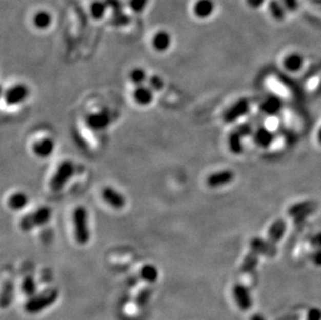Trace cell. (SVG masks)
I'll list each match as a JSON object with an SVG mask.
<instances>
[{
	"label": "cell",
	"mask_w": 321,
	"mask_h": 320,
	"mask_svg": "<svg viewBox=\"0 0 321 320\" xmlns=\"http://www.w3.org/2000/svg\"><path fill=\"white\" fill-rule=\"evenodd\" d=\"M233 179H234L233 172L229 170H225V171H219V172L211 174L207 178L206 182L209 187L217 188V187H222V186L229 184L230 182L233 181Z\"/></svg>",
	"instance_id": "30bf717a"
},
{
	"label": "cell",
	"mask_w": 321,
	"mask_h": 320,
	"mask_svg": "<svg viewBox=\"0 0 321 320\" xmlns=\"http://www.w3.org/2000/svg\"><path fill=\"white\" fill-rule=\"evenodd\" d=\"M232 296L235 301V304L240 309V311L247 312L252 309L254 302L251 294V291L244 284L237 283L232 288Z\"/></svg>",
	"instance_id": "5b68a950"
},
{
	"label": "cell",
	"mask_w": 321,
	"mask_h": 320,
	"mask_svg": "<svg viewBox=\"0 0 321 320\" xmlns=\"http://www.w3.org/2000/svg\"><path fill=\"white\" fill-rule=\"evenodd\" d=\"M51 209L49 207H41L34 212L24 215L20 221V228L24 232H28L38 226L47 224L51 218Z\"/></svg>",
	"instance_id": "7a4b0ae2"
},
{
	"label": "cell",
	"mask_w": 321,
	"mask_h": 320,
	"mask_svg": "<svg viewBox=\"0 0 321 320\" xmlns=\"http://www.w3.org/2000/svg\"><path fill=\"white\" fill-rule=\"evenodd\" d=\"M29 96V89L23 84H18L10 88L5 94L8 105H16L25 101Z\"/></svg>",
	"instance_id": "8992f818"
},
{
	"label": "cell",
	"mask_w": 321,
	"mask_h": 320,
	"mask_svg": "<svg viewBox=\"0 0 321 320\" xmlns=\"http://www.w3.org/2000/svg\"><path fill=\"white\" fill-rule=\"evenodd\" d=\"M74 171H75V167H74L72 162H69V160L63 162L58 166L55 174L53 175V177L51 178V180L49 182V186H50L51 190L52 191L62 190L65 187L66 183L73 176Z\"/></svg>",
	"instance_id": "3957f363"
},
{
	"label": "cell",
	"mask_w": 321,
	"mask_h": 320,
	"mask_svg": "<svg viewBox=\"0 0 321 320\" xmlns=\"http://www.w3.org/2000/svg\"><path fill=\"white\" fill-rule=\"evenodd\" d=\"M73 226L74 235L79 245H86L90 240V229H89V215L85 207L78 206L73 211Z\"/></svg>",
	"instance_id": "6da1fadb"
},
{
	"label": "cell",
	"mask_w": 321,
	"mask_h": 320,
	"mask_svg": "<svg viewBox=\"0 0 321 320\" xmlns=\"http://www.w3.org/2000/svg\"><path fill=\"white\" fill-rule=\"evenodd\" d=\"M22 290L24 294L26 293L27 295H32L35 292V283L34 279L30 276H27L24 278V281L22 283Z\"/></svg>",
	"instance_id": "83f0119b"
},
{
	"label": "cell",
	"mask_w": 321,
	"mask_h": 320,
	"mask_svg": "<svg viewBox=\"0 0 321 320\" xmlns=\"http://www.w3.org/2000/svg\"><path fill=\"white\" fill-rule=\"evenodd\" d=\"M27 204H28V196L26 193L21 192V191H18L12 194L9 197V201H8L9 207L14 211H19L23 209L24 207L27 206Z\"/></svg>",
	"instance_id": "e0dca14e"
},
{
	"label": "cell",
	"mask_w": 321,
	"mask_h": 320,
	"mask_svg": "<svg viewBox=\"0 0 321 320\" xmlns=\"http://www.w3.org/2000/svg\"><path fill=\"white\" fill-rule=\"evenodd\" d=\"M133 98L139 105L146 106V105H149L153 101L154 94H153V91L149 87L139 86V87H136V89L134 90Z\"/></svg>",
	"instance_id": "9a60e30c"
},
{
	"label": "cell",
	"mask_w": 321,
	"mask_h": 320,
	"mask_svg": "<svg viewBox=\"0 0 321 320\" xmlns=\"http://www.w3.org/2000/svg\"><path fill=\"white\" fill-rule=\"evenodd\" d=\"M311 261L316 266H321V249H316L311 255Z\"/></svg>",
	"instance_id": "1f68e13d"
},
{
	"label": "cell",
	"mask_w": 321,
	"mask_h": 320,
	"mask_svg": "<svg viewBox=\"0 0 321 320\" xmlns=\"http://www.w3.org/2000/svg\"><path fill=\"white\" fill-rule=\"evenodd\" d=\"M150 0H129V9L135 14H142L148 7Z\"/></svg>",
	"instance_id": "d4e9b609"
},
{
	"label": "cell",
	"mask_w": 321,
	"mask_h": 320,
	"mask_svg": "<svg viewBox=\"0 0 321 320\" xmlns=\"http://www.w3.org/2000/svg\"><path fill=\"white\" fill-rule=\"evenodd\" d=\"M153 48L158 52H165L172 45V35L167 30H159L152 38Z\"/></svg>",
	"instance_id": "ba28073f"
},
{
	"label": "cell",
	"mask_w": 321,
	"mask_h": 320,
	"mask_svg": "<svg viewBox=\"0 0 321 320\" xmlns=\"http://www.w3.org/2000/svg\"><path fill=\"white\" fill-rule=\"evenodd\" d=\"M107 13V5L101 0H96L90 7V14L94 20H102Z\"/></svg>",
	"instance_id": "d6986e66"
},
{
	"label": "cell",
	"mask_w": 321,
	"mask_h": 320,
	"mask_svg": "<svg viewBox=\"0 0 321 320\" xmlns=\"http://www.w3.org/2000/svg\"><path fill=\"white\" fill-rule=\"evenodd\" d=\"M318 139H319V142L321 143V129L319 130V133H318Z\"/></svg>",
	"instance_id": "d590c367"
},
{
	"label": "cell",
	"mask_w": 321,
	"mask_h": 320,
	"mask_svg": "<svg viewBox=\"0 0 321 320\" xmlns=\"http://www.w3.org/2000/svg\"><path fill=\"white\" fill-rule=\"evenodd\" d=\"M87 122L93 129H103L109 124V115L106 112H98L88 116Z\"/></svg>",
	"instance_id": "2e32d148"
},
{
	"label": "cell",
	"mask_w": 321,
	"mask_h": 320,
	"mask_svg": "<svg viewBox=\"0 0 321 320\" xmlns=\"http://www.w3.org/2000/svg\"><path fill=\"white\" fill-rule=\"evenodd\" d=\"M129 77H130V80H131L132 84H134L136 87H139V86L144 85V83L147 80L148 76H147V73L144 69L135 68L130 72Z\"/></svg>",
	"instance_id": "cb8c5ba5"
},
{
	"label": "cell",
	"mask_w": 321,
	"mask_h": 320,
	"mask_svg": "<svg viewBox=\"0 0 321 320\" xmlns=\"http://www.w3.org/2000/svg\"><path fill=\"white\" fill-rule=\"evenodd\" d=\"M215 5L213 0H196L193 6V14L198 19H207L214 13Z\"/></svg>",
	"instance_id": "8fae6325"
},
{
	"label": "cell",
	"mask_w": 321,
	"mask_h": 320,
	"mask_svg": "<svg viewBox=\"0 0 321 320\" xmlns=\"http://www.w3.org/2000/svg\"><path fill=\"white\" fill-rule=\"evenodd\" d=\"M54 148H55V144L52 138H43L33 144L32 151L36 156L41 158H46L52 155Z\"/></svg>",
	"instance_id": "7c38bea8"
},
{
	"label": "cell",
	"mask_w": 321,
	"mask_h": 320,
	"mask_svg": "<svg viewBox=\"0 0 321 320\" xmlns=\"http://www.w3.org/2000/svg\"><path fill=\"white\" fill-rule=\"evenodd\" d=\"M259 263V255L253 251L248 254V256L245 258L243 264H242V271L245 273L252 272Z\"/></svg>",
	"instance_id": "ffe728a7"
},
{
	"label": "cell",
	"mask_w": 321,
	"mask_h": 320,
	"mask_svg": "<svg viewBox=\"0 0 321 320\" xmlns=\"http://www.w3.org/2000/svg\"><path fill=\"white\" fill-rule=\"evenodd\" d=\"M58 293L55 290H47L42 294L36 295L28 301L25 306V310L28 313H37L43 309L51 306L57 298Z\"/></svg>",
	"instance_id": "277c9868"
},
{
	"label": "cell",
	"mask_w": 321,
	"mask_h": 320,
	"mask_svg": "<svg viewBox=\"0 0 321 320\" xmlns=\"http://www.w3.org/2000/svg\"><path fill=\"white\" fill-rule=\"evenodd\" d=\"M286 231V224L282 221L275 222L272 227L269 229L268 232V238L269 242L273 245H275L277 242H279L282 237L284 236V233Z\"/></svg>",
	"instance_id": "ac0fdd59"
},
{
	"label": "cell",
	"mask_w": 321,
	"mask_h": 320,
	"mask_svg": "<svg viewBox=\"0 0 321 320\" xmlns=\"http://www.w3.org/2000/svg\"><path fill=\"white\" fill-rule=\"evenodd\" d=\"M306 320H321V309L313 307L308 310Z\"/></svg>",
	"instance_id": "4dcf8cb0"
},
{
	"label": "cell",
	"mask_w": 321,
	"mask_h": 320,
	"mask_svg": "<svg viewBox=\"0 0 321 320\" xmlns=\"http://www.w3.org/2000/svg\"><path fill=\"white\" fill-rule=\"evenodd\" d=\"M248 108H249V103L247 100H239L225 112L224 121L227 123L236 121L238 117L243 116L247 113Z\"/></svg>",
	"instance_id": "9c48e42d"
},
{
	"label": "cell",
	"mask_w": 321,
	"mask_h": 320,
	"mask_svg": "<svg viewBox=\"0 0 321 320\" xmlns=\"http://www.w3.org/2000/svg\"><path fill=\"white\" fill-rule=\"evenodd\" d=\"M165 84L163 78L158 75H153L149 79V88L152 91H162Z\"/></svg>",
	"instance_id": "4316f807"
},
{
	"label": "cell",
	"mask_w": 321,
	"mask_h": 320,
	"mask_svg": "<svg viewBox=\"0 0 321 320\" xmlns=\"http://www.w3.org/2000/svg\"><path fill=\"white\" fill-rule=\"evenodd\" d=\"M139 274H141V277L145 279V281L152 283V282H155L158 277V270L154 265L146 264L141 268Z\"/></svg>",
	"instance_id": "44dd1931"
},
{
	"label": "cell",
	"mask_w": 321,
	"mask_h": 320,
	"mask_svg": "<svg viewBox=\"0 0 321 320\" xmlns=\"http://www.w3.org/2000/svg\"><path fill=\"white\" fill-rule=\"evenodd\" d=\"M243 135L240 134L237 130L232 132L229 136V147L232 153L240 154L243 152V143H242Z\"/></svg>",
	"instance_id": "7402d4cb"
},
{
	"label": "cell",
	"mask_w": 321,
	"mask_h": 320,
	"mask_svg": "<svg viewBox=\"0 0 321 320\" xmlns=\"http://www.w3.org/2000/svg\"><path fill=\"white\" fill-rule=\"evenodd\" d=\"M315 205L312 203H305V204H297L292 209H290L289 213L290 215H295L297 217H300L303 215H309L314 211Z\"/></svg>",
	"instance_id": "603a6c76"
},
{
	"label": "cell",
	"mask_w": 321,
	"mask_h": 320,
	"mask_svg": "<svg viewBox=\"0 0 321 320\" xmlns=\"http://www.w3.org/2000/svg\"><path fill=\"white\" fill-rule=\"evenodd\" d=\"M271 134L269 131L265 130V129H261L259 130L256 135H255V141L258 145L266 147L267 145H269V143L271 142Z\"/></svg>",
	"instance_id": "484cf974"
},
{
	"label": "cell",
	"mask_w": 321,
	"mask_h": 320,
	"mask_svg": "<svg viewBox=\"0 0 321 320\" xmlns=\"http://www.w3.org/2000/svg\"><path fill=\"white\" fill-rule=\"evenodd\" d=\"M251 251L257 253L259 256L264 255L268 257H272L275 255L276 249L274 248V245L270 242L265 243L264 240L260 238H254L251 242Z\"/></svg>",
	"instance_id": "4fadbf2b"
},
{
	"label": "cell",
	"mask_w": 321,
	"mask_h": 320,
	"mask_svg": "<svg viewBox=\"0 0 321 320\" xmlns=\"http://www.w3.org/2000/svg\"><path fill=\"white\" fill-rule=\"evenodd\" d=\"M262 108L267 113H274L279 108V102L276 99H268L263 103Z\"/></svg>",
	"instance_id": "f1b7e54d"
},
{
	"label": "cell",
	"mask_w": 321,
	"mask_h": 320,
	"mask_svg": "<svg viewBox=\"0 0 321 320\" xmlns=\"http://www.w3.org/2000/svg\"><path fill=\"white\" fill-rule=\"evenodd\" d=\"M249 320H266V318L260 313H255L250 317Z\"/></svg>",
	"instance_id": "e575fe53"
},
{
	"label": "cell",
	"mask_w": 321,
	"mask_h": 320,
	"mask_svg": "<svg viewBox=\"0 0 321 320\" xmlns=\"http://www.w3.org/2000/svg\"><path fill=\"white\" fill-rule=\"evenodd\" d=\"M53 22L52 15L47 11H39L34 14L32 18V23L34 27L38 30H46L48 29Z\"/></svg>",
	"instance_id": "5bb4252c"
},
{
	"label": "cell",
	"mask_w": 321,
	"mask_h": 320,
	"mask_svg": "<svg viewBox=\"0 0 321 320\" xmlns=\"http://www.w3.org/2000/svg\"><path fill=\"white\" fill-rule=\"evenodd\" d=\"M237 131H238L240 134H242L243 136H246V135H248V134L251 133L252 128H251V126H249V125H247V124H244V125H242V126H239V128L237 129Z\"/></svg>",
	"instance_id": "836d02e7"
},
{
	"label": "cell",
	"mask_w": 321,
	"mask_h": 320,
	"mask_svg": "<svg viewBox=\"0 0 321 320\" xmlns=\"http://www.w3.org/2000/svg\"><path fill=\"white\" fill-rule=\"evenodd\" d=\"M311 246L315 249H321V233L315 235L311 239Z\"/></svg>",
	"instance_id": "d6a6232c"
},
{
	"label": "cell",
	"mask_w": 321,
	"mask_h": 320,
	"mask_svg": "<svg viewBox=\"0 0 321 320\" xmlns=\"http://www.w3.org/2000/svg\"><path fill=\"white\" fill-rule=\"evenodd\" d=\"M286 67L288 68V70L290 71H296L300 68L302 66V58L298 56H290L287 61H286Z\"/></svg>",
	"instance_id": "f546056e"
},
{
	"label": "cell",
	"mask_w": 321,
	"mask_h": 320,
	"mask_svg": "<svg viewBox=\"0 0 321 320\" xmlns=\"http://www.w3.org/2000/svg\"><path fill=\"white\" fill-rule=\"evenodd\" d=\"M102 197L104 201L114 209H122L125 204V197L112 187H105L102 191Z\"/></svg>",
	"instance_id": "52a82bcc"
}]
</instances>
